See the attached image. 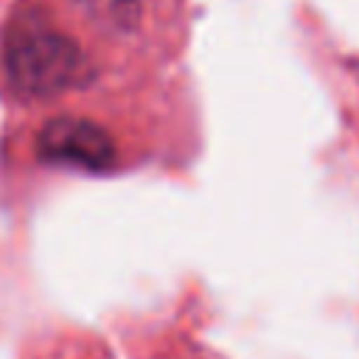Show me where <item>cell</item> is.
<instances>
[{"mask_svg": "<svg viewBox=\"0 0 359 359\" xmlns=\"http://www.w3.org/2000/svg\"><path fill=\"white\" fill-rule=\"evenodd\" d=\"M107 79L62 0H14L0 39V87L8 101L53 107Z\"/></svg>", "mask_w": 359, "mask_h": 359, "instance_id": "1", "label": "cell"}, {"mask_svg": "<svg viewBox=\"0 0 359 359\" xmlns=\"http://www.w3.org/2000/svg\"><path fill=\"white\" fill-rule=\"evenodd\" d=\"M143 101L137 93L132 101H65L45 107L31 126L28 149L42 165L76 168V171H123L146 157L151 137L143 132Z\"/></svg>", "mask_w": 359, "mask_h": 359, "instance_id": "2", "label": "cell"}, {"mask_svg": "<svg viewBox=\"0 0 359 359\" xmlns=\"http://www.w3.org/2000/svg\"><path fill=\"white\" fill-rule=\"evenodd\" d=\"M107 76L149 73L185 39L180 0H62Z\"/></svg>", "mask_w": 359, "mask_h": 359, "instance_id": "3", "label": "cell"}, {"mask_svg": "<svg viewBox=\"0 0 359 359\" xmlns=\"http://www.w3.org/2000/svg\"><path fill=\"white\" fill-rule=\"evenodd\" d=\"M20 359H112V353L93 331L56 328L25 345Z\"/></svg>", "mask_w": 359, "mask_h": 359, "instance_id": "4", "label": "cell"}, {"mask_svg": "<svg viewBox=\"0 0 359 359\" xmlns=\"http://www.w3.org/2000/svg\"><path fill=\"white\" fill-rule=\"evenodd\" d=\"M146 359H222L216 351L194 342V339H185V337H168V339H160L149 348Z\"/></svg>", "mask_w": 359, "mask_h": 359, "instance_id": "5", "label": "cell"}]
</instances>
